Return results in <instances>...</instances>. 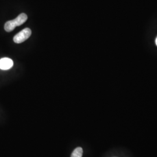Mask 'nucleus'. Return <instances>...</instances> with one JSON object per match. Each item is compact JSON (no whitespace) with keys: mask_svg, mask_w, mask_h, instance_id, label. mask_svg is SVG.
I'll list each match as a JSON object with an SVG mask.
<instances>
[{"mask_svg":"<svg viewBox=\"0 0 157 157\" xmlns=\"http://www.w3.org/2000/svg\"><path fill=\"white\" fill-rule=\"evenodd\" d=\"M27 19H28L27 15L22 13L20 14L15 19L6 22L4 25V29L7 32H11L12 31H13L17 26H19L24 23L26 22Z\"/></svg>","mask_w":157,"mask_h":157,"instance_id":"nucleus-1","label":"nucleus"},{"mask_svg":"<svg viewBox=\"0 0 157 157\" xmlns=\"http://www.w3.org/2000/svg\"><path fill=\"white\" fill-rule=\"evenodd\" d=\"M155 43H156V45H157V39H156V40H155Z\"/></svg>","mask_w":157,"mask_h":157,"instance_id":"nucleus-5","label":"nucleus"},{"mask_svg":"<svg viewBox=\"0 0 157 157\" xmlns=\"http://www.w3.org/2000/svg\"><path fill=\"white\" fill-rule=\"evenodd\" d=\"M32 34V30L29 28L24 29L17 34L13 37V41L17 44H20L28 39Z\"/></svg>","mask_w":157,"mask_h":157,"instance_id":"nucleus-2","label":"nucleus"},{"mask_svg":"<svg viewBox=\"0 0 157 157\" xmlns=\"http://www.w3.org/2000/svg\"><path fill=\"white\" fill-rule=\"evenodd\" d=\"M13 65V62L9 58H3L0 59V69L2 70H8Z\"/></svg>","mask_w":157,"mask_h":157,"instance_id":"nucleus-3","label":"nucleus"},{"mask_svg":"<svg viewBox=\"0 0 157 157\" xmlns=\"http://www.w3.org/2000/svg\"><path fill=\"white\" fill-rule=\"evenodd\" d=\"M82 155H83L82 148L78 147L76 149H75V150L72 153L71 157H82Z\"/></svg>","mask_w":157,"mask_h":157,"instance_id":"nucleus-4","label":"nucleus"}]
</instances>
